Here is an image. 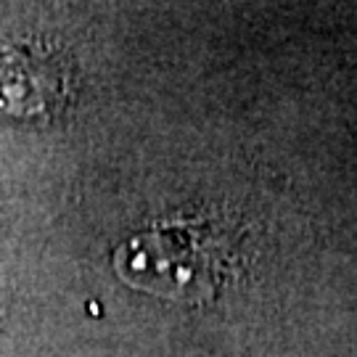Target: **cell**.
<instances>
[{
  "instance_id": "1",
  "label": "cell",
  "mask_w": 357,
  "mask_h": 357,
  "mask_svg": "<svg viewBox=\"0 0 357 357\" xmlns=\"http://www.w3.org/2000/svg\"><path fill=\"white\" fill-rule=\"evenodd\" d=\"M212 246L199 230L165 225L135 236L116 255L122 278L162 296L196 299L212 283Z\"/></svg>"
}]
</instances>
